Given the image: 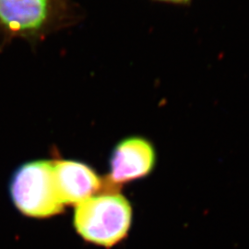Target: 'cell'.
Instances as JSON below:
<instances>
[{"mask_svg": "<svg viewBox=\"0 0 249 249\" xmlns=\"http://www.w3.org/2000/svg\"><path fill=\"white\" fill-rule=\"evenodd\" d=\"M82 17V9L72 0H0V48L15 39L36 46Z\"/></svg>", "mask_w": 249, "mask_h": 249, "instance_id": "obj_1", "label": "cell"}, {"mask_svg": "<svg viewBox=\"0 0 249 249\" xmlns=\"http://www.w3.org/2000/svg\"><path fill=\"white\" fill-rule=\"evenodd\" d=\"M132 222V208L121 194L105 192L77 205L74 226L84 240L111 248L123 240Z\"/></svg>", "mask_w": 249, "mask_h": 249, "instance_id": "obj_2", "label": "cell"}, {"mask_svg": "<svg viewBox=\"0 0 249 249\" xmlns=\"http://www.w3.org/2000/svg\"><path fill=\"white\" fill-rule=\"evenodd\" d=\"M9 192L16 208L29 217H51L65 208L50 160H34L18 167L10 180Z\"/></svg>", "mask_w": 249, "mask_h": 249, "instance_id": "obj_3", "label": "cell"}, {"mask_svg": "<svg viewBox=\"0 0 249 249\" xmlns=\"http://www.w3.org/2000/svg\"><path fill=\"white\" fill-rule=\"evenodd\" d=\"M156 163L153 144L142 136H129L117 143L110 158L109 181L124 184L148 176Z\"/></svg>", "mask_w": 249, "mask_h": 249, "instance_id": "obj_4", "label": "cell"}, {"mask_svg": "<svg viewBox=\"0 0 249 249\" xmlns=\"http://www.w3.org/2000/svg\"><path fill=\"white\" fill-rule=\"evenodd\" d=\"M53 176L64 205H79L97 194L102 180L89 165L78 160L53 161Z\"/></svg>", "mask_w": 249, "mask_h": 249, "instance_id": "obj_5", "label": "cell"}, {"mask_svg": "<svg viewBox=\"0 0 249 249\" xmlns=\"http://www.w3.org/2000/svg\"><path fill=\"white\" fill-rule=\"evenodd\" d=\"M158 3L170 4V5H187L191 2V0H151Z\"/></svg>", "mask_w": 249, "mask_h": 249, "instance_id": "obj_6", "label": "cell"}]
</instances>
